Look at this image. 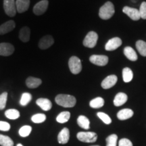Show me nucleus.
Masks as SVG:
<instances>
[{
  "label": "nucleus",
  "instance_id": "f257e3e1",
  "mask_svg": "<svg viewBox=\"0 0 146 146\" xmlns=\"http://www.w3.org/2000/svg\"><path fill=\"white\" fill-rule=\"evenodd\" d=\"M56 104L64 108H72L76 105V100L74 96L66 94H59L55 98Z\"/></svg>",
  "mask_w": 146,
  "mask_h": 146
},
{
  "label": "nucleus",
  "instance_id": "f03ea898",
  "mask_svg": "<svg viewBox=\"0 0 146 146\" xmlns=\"http://www.w3.org/2000/svg\"><path fill=\"white\" fill-rule=\"evenodd\" d=\"M115 12L114 6L110 1H107L104 5H102L99 11L100 17L103 20H108L112 18Z\"/></svg>",
  "mask_w": 146,
  "mask_h": 146
},
{
  "label": "nucleus",
  "instance_id": "7ed1b4c3",
  "mask_svg": "<svg viewBox=\"0 0 146 146\" xmlns=\"http://www.w3.org/2000/svg\"><path fill=\"white\" fill-rule=\"evenodd\" d=\"M68 66L70 72L74 74H78L82 70L81 60L76 56H72L68 61Z\"/></svg>",
  "mask_w": 146,
  "mask_h": 146
},
{
  "label": "nucleus",
  "instance_id": "20e7f679",
  "mask_svg": "<svg viewBox=\"0 0 146 146\" xmlns=\"http://www.w3.org/2000/svg\"><path fill=\"white\" fill-rule=\"evenodd\" d=\"M76 137L80 141L85 143H94L98 139V135L94 132H79Z\"/></svg>",
  "mask_w": 146,
  "mask_h": 146
},
{
  "label": "nucleus",
  "instance_id": "39448f33",
  "mask_svg": "<svg viewBox=\"0 0 146 146\" xmlns=\"http://www.w3.org/2000/svg\"><path fill=\"white\" fill-rule=\"evenodd\" d=\"M98 40V34L94 31H90L87 33L83 40V45L85 47H89V48H94L97 44Z\"/></svg>",
  "mask_w": 146,
  "mask_h": 146
},
{
  "label": "nucleus",
  "instance_id": "423d86ee",
  "mask_svg": "<svg viewBox=\"0 0 146 146\" xmlns=\"http://www.w3.org/2000/svg\"><path fill=\"white\" fill-rule=\"evenodd\" d=\"M3 8L7 15L10 17H14L17 11L15 0H3Z\"/></svg>",
  "mask_w": 146,
  "mask_h": 146
},
{
  "label": "nucleus",
  "instance_id": "0eeeda50",
  "mask_svg": "<svg viewBox=\"0 0 146 146\" xmlns=\"http://www.w3.org/2000/svg\"><path fill=\"white\" fill-rule=\"evenodd\" d=\"M89 60L92 64L95 65L100 66H104L108 63V57L104 55H92Z\"/></svg>",
  "mask_w": 146,
  "mask_h": 146
},
{
  "label": "nucleus",
  "instance_id": "6e6552de",
  "mask_svg": "<svg viewBox=\"0 0 146 146\" xmlns=\"http://www.w3.org/2000/svg\"><path fill=\"white\" fill-rule=\"evenodd\" d=\"M49 2L47 0H42L37 3H36L33 8V12L36 16L42 15L46 12L48 8Z\"/></svg>",
  "mask_w": 146,
  "mask_h": 146
},
{
  "label": "nucleus",
  "instance_id": "1a4fd4ad",
  "mask_svg": "<svg viewBox=\"0 0 146 146\" xmlns=\"http://www.w3.org/2000/svg\"><path fill=\"white\" fill-rule=\"evenodd\" d=\"M123 12L125 14H127L129 18H131L133 21H139L141 18L139 10L138 9L125 6L123 9Z\"/></svg>",
  "mask_w": 146,
  "mask_h": 146
},
{
  "label": "nucleus",
  "instance_id": "9d476101",
  "mask_svg": "<svg viewBox=\"0 0 146 146\" xmlns=\"http://www.w3.org/2000/svg\"><path fill=\"white\" fill-rule=\"evenodd\" d=\"M54 43V39L51 35H45L39 40V47L41 50H46L50 48Z\"/></svg>",
  "mask_w": 146,
  "mask_h": 146
},
{
  "label": "nucleus",
  "instance_id": "9b49d317",
  "mask_svg": "<svg viewBox=\"0 0 146 146\" xmlns=\"http://www.w3.org/2000/svg\"><path fill=\"white\" fill-rule=\"evenodd\" d=\"M122 45V40L119 37H114L110 39L105 45V49L107 51H114Z\"/></svg>",
  "mask_w": 146,
  "mask_h": 146
},
{
  "label": "nucleus",
  "instance_id": "f8f14e48",
  "mask_svg": "<svg viewBox=\"0 0 146 146\" xmlns=\"http://www.w3.org/2000/svg\"><path fill=\"white\" fill-rule=\"evenodd\" d=\"M14 52V47L8 43H0V56H9Z\"/></svg>",
  "mask_w": 146,
  "mask_h": 146
},
{
  "label": "nucleus",
  "instance_id": "ddd939ff",
  "mask_svg": "<svg viewBox=\"0 0 146 146\" xmlns=\"http://www.w3.org/2000/svg\"><path fill=\"white\" fill-rule=\"evenodd\" d=\"M118 81V78L116 75L112 74L107 76L104 81L102 82V87L104 89H108L111 88L116 85V82Z\"/></svg>",
  "mask_w": 146,
  "mask_h": 146
},
{
  "label": "nucleus",
  "instance_id": "4468645a",
  "mask_svg": "<svg viewBox=\"0 0 146 146\" xmlns=\"http://www.w3.org/2000/svg\"><path fill=\"white\" fill-rule=\"evenodd\" d=\"M16 24L14 21H9L6 23L2 24L0 26V35H5L8 33L11 32L12 30H14Z\"/></svg>",
  "mask_w": 146,
  "mask_h": 146
},
{
  "label": "nucleus",
  "instance_id": "2eb2a0df",
  "mask_svg": "<svg viewBox=\"0 0 146 146\" xmlns=\"http://www.w3.org/2000/svg\"><path fill=\"white\" fill-rule=\"evenodd\" d=\"M30 5V0H16V7L18 13H23L28 10Z\"/></svg>",
  "mask_w": 146,
  "mask_h": 146
},
{
  "label": "nucleus",
  "instance_id": "dca6fc26",
  "mask_svg": "<svg viewBox=\"0 0 146 146\" xmlns=\"http://www.w3.org/2000/svg\"><path fill=\"white\" fill-rule=\"evenodd\" d=\"M69 139H70V131L67 128H64L58 135V143L60 144H66L68 142Z\"/></svg>",
  "mask_w": 146,
  "mask_h": 146
},
{
  "label": "nucleus",
  "instance_id": "f3484780",
  "mask_svg": "<svg viewBox=\"0 0 146 146\" xmlns=\"http://www.w3.org/2000/svg\"><path fill=\"white\" fill-rule=\"evenodd\" d=\"M36 104L44 111H49L52 107V102L47 98H39L36 101Z\"/></svg>",
  "mask_w": 146,
  "mask_h": 146
},
{
  "label": "nucleus",
  "instance_id": "a211bd4d",
  "mask_svg": "<svg viewBox=\"0 0 146 146\" xmlns=\"http://www.w3.org/2000/svg\"><path fill=\"white\" fill-rule=\"evenodd\" d=\"M42 83V81L39 78H35L33 76H29L26 80L27 86L30 89L37 88Z\"/></svg>",
  "mask_w": 146,
  "mask_h": 146
},
{
  "label": "nucleus",
  "instance_id": "6ab92c4d",
  "mask_svg": "<svg viewBox=\"0 0 146 146\" xmlns=\"http://www.w3.org/2000/svg\"><path fill=\"white\" fill-rule=\"evenodd\" d=\"M128 100V97L127 94L124 93H118L115 96L114 100V104L115 106H121L127 102Z\"/></svg>",
  "mask_w": 146,
  "mask_h": 146
},
{
  "label": "nucleus",
  "instance_id": "aec40b11",
  "mask_svg": "<svg viewBox=\"0 0 146 146\" xmlns=\"http://www.w3.org/2000/svg\"><path fill=\"white\" fill-rule=\"evenodd\" d=\"M133 111L131 109H123L120 110L117 114V117L120 120H125L130 118L133 116Z\"/></svg>",
  "mask_w": 146,
  "mask_h": 146
},
{
  "label": "nucleus",
  "instance_id": "412c9836",
  "mask_svg": "<svg viewBox=\"0 0 146 146\" xmlns=\"http://www.w3.org/2000/svg\"><path fill=\"white\" fill-rule=\"evenodd\" d=\"M31 30L29 27H24L20 30L19 32V39L24 43H27L30 39Z\"/></svg>",
  "mask_w": 146,
  "mask_h": 146
},
{
  "label": "nucleus",
  "instance_id": "4be33fe9",
  "mask_svg": "<svg viewBox=\"0 0 146 146\" xmlns=\"http://www.w3.org/2000/svg\"><path fill=\"white\" fill-rule=\"evenodd\" d=\"M124 54L131 61H136L137 60V55L131 47H126L124 49Z\"/></svg>",
  "mask_w": 146,
  "mask_h": 146
},
{
  "label": "nucleus",
  "instance_id": "5701e85b",
  "mask_svg": "<svg viewBox=\"0 0 146 146\" xmlns=\"http://www.w3.org/2000/svg\"><path fill=\"white\" fill-rule=\"evenodd\" d=\"M77 123L80 127L84 129H89L90 127V121L85 116H79L77 118Z\"/></svg>",
  "mask_w": 146,
  "mask_h": 146
},
{
  "label": "nucleus",
  "instance_id": "b1692460",
  "mask_svg": "<svg viewBox=\"0 0 146 146\" xmlns=\"http://www.w3.org/2000/svg\"><path fill=\"white\" fill-rule=\"evenodd\" d=\"M70 118V113L68 111H64L60 113L56 118V120L59 123H65L68 122Z\"/></svg>",
  "mask_w": 146,
  "mask_h": 146
},
{
  "label": "nucleus",
  "instance_id": "393cba45",
  "mask_svg": "<svg viewBox=\"0 0 146 146\" xmlns=\"http://www.w3.org/2000/svg\"><path fill=\"white\" fill-rule=\"evenodd\" d=\"M89 105L93 108H100L104 105V100L100 97H98V98L91 100L89 103Z\"/></svg>",
  "mask_w": 146,
  "mask_h": 146
},
{
  "label": "nucleus",
  "instance_id": "a878e982",
  "mask_svg": "<svg viewBox=\"0 0 146 146\" xmlns=\"http://www.w3.org/2000/svg\"><path fill=\"white\" fill-rule=\"evenodd\" d=\"M5 116L9 119L16 120L20 117V112L16 109H9L5 111Z\"/></svg>",
  "mask_w": 146,
  "mask_h": 146
},
{
  "label": "nucleus",
  "instance_id": "bb28decb",
  "mask_svg": "<svg viewBox=\"0 0 146 146\" xmlns=\"http://www.w3.org/2000/svg\"><path fill=\"white\" fill-rule=\"evenodd\" d=\"M136 48L142 56L146 57V42L139 40L136 42Z\"/></svg>",
  "mask_w": 146,
  "mask_h": 146
},
{
  "label": "nucleus",
  "instance_id": "cd10ccee",
  "mask_svg": "<svg viewBox=\"0 0 146 146\" xmlns=\"http://www.w3.org/2000/svg\"><path fill=\"white\" fill-rule=\"evenodd\" d=\"M123 81L125 83H129L132 81L133 78V71L129 68H125L123 70Z\"/></svg>",
  "mask_w": 146,
  "mask_h": 146
},
{
  "label": "nucleus",
  "instance_id": "c85d7f7f",
  "mask_svg": "<svg viewBox=\"0 0 146 146\" xmlns=\"http://www.w3.org/2000/svg\"><path fill=\"white\" fill-rule=\"evenodd\" d=\"M0 145L1 146H14V141L10 137L0 134Z\"/></svg>",
  "mask_w": 146,
  "mask_h": 146
},
{
  "label": "nucleus",
  "instance_id": "c756f323",
  "mask_svg": "<svg viewBox=\"0 0 146 146\" xmlns=\"http://www.w3.org/2000/svg\"><path fill=\"white\" fill-rule=\"evenodd\" d=\"M32 100V96L31 94L29 93H24L22 95L21 101H20V104L23 106H26Z\"/></svg>",
  "mask_w": 146,
  "mask_h": 146
},
{
  "label": "nucleus",
  "instance_id": "7c9ffc66",
  "mask_svg": "<svg viewBox=\"0 0 146 146\" xmlns=\"http://www.w3.org/2000/svg\"><path fill=\"white\" fill-rule=\"evenodd\" d=\"M32 131V127L31 126L25 125L22 127L19 130V135L23 137H28Z\"/></svg>",
  "mask_w": 146,
  "mask_h": 146
},
{
  "label": "nucleus",
  "instance_id": "2f4dec72",
  "mask_svg": "<svg viewBox=\"0 0 146 146\" xmlns=\"http://www.w3.org/2000/svg\"><path fill=\"white\" fill-rule=\"evenodd\" d=\"M118 136L116 134H112L108 137L106 139V146H116L117 145Z\"/></svg>",
  "mask_w": 146,
  "mask_h": 146
},
{
  "label": "nucleus",
  "instance_id": "473e14b6",
  "mask_svg": "<svg viewBox=\"0 0 146 146\" xmlns=\"http://www.w3.org/2000/svg\"><path fill=\"white\" fill-rule=\"evenodd\" d=\"M46 120V116L44 114H36L31 117V120L34 123H41Z\"/></svg>",
  "mask_w": 146,
  "mask_h": 146
},
{
  "label": "nucleus",
  "instance_id": "72a5a7b5",
  "mask_svg": "<svg viewBox=\"0 0 146 146\" xmlns=\"http://www.w3.org/2000/svg\"><path fill=\"white\" fill-rule=\"evenodd\" d=\"M98 116L106 125H110L112 123V120L108 115L104 112H98Z\"/></svg>",
  "mask_w": 146,
  "mask_h": 146
},
{
  "label": "nucleus",
  "instance_id": "f704fd0d",
  "mask_svg": "<svg viewBox=\"0 0 146 146\" xmlns=\"http://www.w3.org/2000/svg\"><path fill=\"white\" fill-rule=\"evenodd\" d=\"M7 98H8V93L3 92L0 95V110H3L6 106Z\"/></svg>",
  "mask_w": 146,
  "mask_h": 146
},
{
  "label": "nucleus",
  "instance_id": "c9c22d12",
  "mask_svg": "<svg viewBox=\"0 0 146 146\" xmlns=\"http://www.w3.org/2000/svg\"><path fill=\"white\" fill-rule=\"evenodd\" d=\"M139 13L140 16H141V18L142 19L145 20L146 19V2L143 1L140 5L139 8Z\"/></svg>",
  "mask_w": 146,
  "mask_h": 146
},
{
  "label": "nucleus",
  "instance_id": "e433bc0d",
  "mask_svg": "<svg viewBox=\"0 0 146 146\" xmlns=\"http://www.w3.org/2000/svg\"><path fill=\"white\" fill-rule=\"evenodd\" d=\"M11 126L7 122L0 121V131H8L10 129Z\"/></svg>",
  "mask_w": 146,
  "mask_h": 146
},
{
  "label": "nucleus",
  "instance_id": "4c0bfd02",
  "mask_svg": "<svg viewBox=\"0 0 146 146\" xmlns=\"http://www.w3.org/2000/svg\"><path fill=\"white\" fill-rule=\"evenodd\" d=\"M118 146H133V143L128 139H121L118 143Z\"/></svg>",
  "mask_w": 146,
  "mask_h": 146
},
{
  "label": "nucleus",
  "instance_id": "58836bf2",
  "mask_svg": "<svg viewBox=\"0 0 146 146\" xmlns=\"http://www.w3.org/2000/svg\"><path fill=\"white\" fill-rule=\"evenodd\" d=\"M17 146H23V145H22V144H21V143H18V145H17Z\"/></svg>",
  "mask_w": 146,
  "mask_h": 146
},
{
  "label": "nucleus",
  "instance_id": "ea45409f",
  "mask_svg": "<svg viewBox=\"0 0 146 146\" xmlns=\"http://www.w3.org/2000/svg\"><path fill=\"white\" fill-rule=\"evenodd\" d=\"M92 146H100V145H92Z\"/></svg>",
  "mask_w": 146,
  "mask_h": 146
}]
</instances>
